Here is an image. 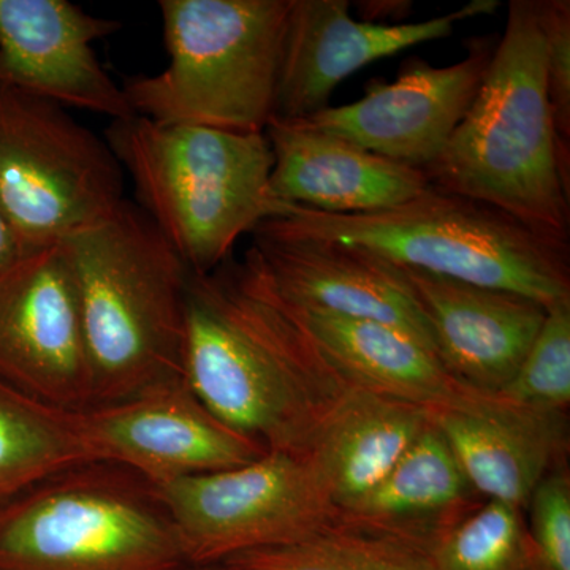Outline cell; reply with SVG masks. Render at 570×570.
<instances>
[{
	"label": "cell",
	"mask_w": 570,
	"mask_h": 570,
	"mask_svg": "<svg viewBox=\"0 0 570 570\" xmlns=\"http://www.w3.org/2000/svg\"><path fill=\"white\" fill-rule=\"evenodd\" d=\"M153 487L194 566L291 546L341 517L298 453L266 452L243 466Z\"/></svg>",
	"instance_id": "9c48e42d"
},
{
	"label": "cell",
	"mask_w": 570,
	"mask_h": 570,
	"mask_svg": "<svg viewBox=\"0 0 570 570\" xmlns=\"http://www.w3.org/2000/svg\"><path fill=\"white\" fill-rule=\"evenodd\" d=\"M430 417L464 478L485 501L527 512L539 483L554 469L568 466V412L474 395L430 409Z\"/></svg>",
	"instance_id": "e0dca14e"
},
{
	"label": "cell",
	"mask_w": 570,
	"mask_h": 570,
	"mask_svg": "<svg viewBox=\"0 0 570 570\" xmlns=\"http://www.w3.org/2000/svg\"><path fill=\"white\" fill-rule=\"evenodd\" d=\"M292 0H160L168 66L122 85L135 115L236 134L275 118Z\"/></svg>",
	"instance_id": "8992f818"
},
{
	"label": "cell",
	"mask_w": 570,
	"mask_h": 570,
	"mask_svg": "<svg viewBox=\"0 0 570 570\" xmlns=\"http://www.w3.org/2000/svg\"><path fill=\"white\" fill-rule=\"evenodd\" d=\"M66 245L91 366L92 406L184 379L193 273L153 220L124 200Z\"/></svg>",
	"instance_id": "3957f363"
},
{
	"label": "cell",
	"mask_w": 570,
	"mask_h": 570,
	"mask_svg": "<svg viewBox=\"0 0 570 570\" xmlns=\"http://www.w3.org/2000/svg\"><path fill=\"white\" fill-rule=\"evenodd\" d=\"M411 2H403V0H395V2H362L360 3V11L365 14V20L370 22L393 20L403 22L411 11Z\"/></svg>",
	"instance_id": "83f0119b"
},
{
	"label": "cell",
	"mask_w": 570,
	"mask_h": 570,
	"mask_svg": "<svg viewBox=\"0 0 570 570\" xmlns=\"http://www.w3.org/2000/svg\"><path fill=\"white\" fill-rule=\"evenodd\" d=\"M269 291L288 317L354 387L385 393L430 409L479 395L450 376L430 348L395 326L303 309L284 302L272 287Z\"/></svg>",
	"instance_id": "ffe728a7"
},
{
	"label": "cell",
	"mask_w": 570,
	"mask_h": 570,
	"mask_svg": "<svg viewBox=\"0 0 570 570\" xmlns=\"http://www.w3.org/2000/svg\"><path fill=\"white\" fill-rule=\"evenodd\" d=\"M528 530L547 570H570V472L554 469L528 502Z\"/></svg>",
	"instance_id": "484cf974"
},
{
	"label": "cell",
	"mask_w": 570,
	"mask_h": 570,
	"mask_svg": "<svg viewBox=\"0 0 570 570\" xmlns=\"http://www.w3.org/2000/svg\"><path fill=\"white\" fill-rule=\"evenodd\" d=\"M184 381L232 430L268 452L298 455L356 389L288 317L246 255L189 277Z\"/></svg>",
	"instance_id": "6da1fadb"
},
{
	"label": "cell",
	"mask_w": 570,
	"mask_h": 570,
	"mask_svg": "<svg viewBox=\"0 0 570 570\" xmlns=\"http://www.w3.org/2000/svg\"><path fill=\"white\" fill-rule=\"evenodd\" d=\"M92 463L129 469L151 485L243 466L268 450L220 422L184 379L80 411Z\"/></svg>",
	"instance_id": "8fae6325"
},
{
	"label": "cell",
	"mask_w": 570,
	"mask_h": 570,
	"mask_svg": "<svg viewBox=\"0 0 570 570\" xmlns=\"http://www.w3.org/2000/svg\"><path fill=\"white\" fill-rule=\"evenodd\" d=\"M498 40L472 37L466 58L448 67L409 61L395 81H371L363 99L325 108L299 122L425 170L444 153L474 102Z\"/></svg>",
	"instance_id": "7c38bea8"
},
{
	"label": "cell",
	"mask_w": 570,
	"mask_h": 570,
	"mask_svg": "<svg viewBox=\"0 0 570 570\" xmlns=\"http://www.w3.org/2000/svg\"><path fill=\"white\" fill-rule=\"evenodd\" d=\"M137 205L194 275L230 258L243 235L288 205L272 190L273 153L265 134H236L134 115L105 130Z\"/></svg>",
	"instance_id": "277c9868"
},
{
	"label": "cell",
	"mask_w": 570,
	"mask_h": 570,
	"mask_svg": "<svg viewBox=\"0 0 570 570\" xmlns=\"http://www.w3.org/2000/svg\"><path fill=\"white\" fill-rule=\"evenodd\" d=\"M431 425L430 407L356 387L318 428L305 456L341 513L382 482Z\"/></svg>",
	"instance_id": "d6986e66"
},
{
	"label": "cell",
	"mask_w": 570,
	"mask_h": 570,
	"mask_svg": "<svg viewBox=\"0 0 570 570\" xmlns=\"http://www.w3.org/2000/svg\"><path fill=\"white\" fill-rule=\"evenodd\" d=\"M499 397L543 411L570 404V302L547 309L539 335Z\"/></svg>",
	"instance_id": "d4e9b609"
},
{
	"label": "cell",
	"mask_w": 570,
	"mask_h": 570,
	"mask_svg": "<svg viewBox=\"0 0 570 570\" xmlns=\"http://www.w3.org/2000/svg\"><path fill=\"white\" fill-rule=\"evenodd\" d=\"M436 570H547L527 513L483 501L434 547Z\"/></svg>",
	"instance_id": "cb8c5ba5"
},
{
	"label": "cell",
	"mask_w": 570,
	"mask_h": 570,
	"mask_svg": "<svg viewBox=\"0 0 570 570\" xmlns=\"http://www.w3.org/2000/svg\"><path fill=\"white\" fill-rule=\"evenodd\" d=\"M257 228L362 246L393 264L513 292L547 309L570 302L569 242L433 186L407 204L377 213L332 214L288 205L284 216Z\"/></svg>",
	"instance_id": "5b68a950"
},
{
	"label": "cell",
	"mask_w": 570,
	"mask_h": 570,
	"mask_svg": "<svg viewBox=\"0 0 570 570\" xmlns=\"http://www.w3.org/2000/svg\"><path fill=\"white\" fill-rule=\"evenodd\" d=\"M434 547L343 519L309 538L238 554L223 564L245 570H436Z\"/></svg>",
	"instance_id": "603a6c76"
},
{
	"label": "cell",
	"mask_w": 570,
	"mask_h": 570,
	"mask_svg": "<svg viewBox=\"0 0 570 570\" xmlns=\"http://www.w3.org/2000/svg\"><path fill=\"white\" fill-rule=\"evenodd\" d=\"M403 269L425 314L442 366L472 392L499 395L539 335L547 307L513 292L409 266Z\"/></svg>",
	"instance_id": "2e32d148"
},
{
	"label": "cell",
	"mask_w": 570,
	"mask_h": 570,
	"mask_svg": "<svg viewBox=\"0 0 570 570\" xmlns=\"http://www.w3.org/2000/svg\"><path fill=\"white\" fill-rule=\"evenodd\" d=\"M273 153L277 200L332 214L384 212L431 187L425 171L366 151L299 121L273 118L265 130Z\"/></svg>",
	"instance_id": "ac0fdd59"
},
{
	"label": "cell",
	"mask_w": 570,
	"mask_h": 570,
	"mask_svg": "<svg viewBox=\"0 0 570 570\" xmlns=\"http://www.w3.org/2000/svg\"><path fill=\"white\" fill-rule=\"evenodd\" d=\"M195 570H245L239 568H234V566L227 564H214V566H198V569Z\"/></svg>",
	"instance_id": "f546056e"
},
{
	"label": "cell",
	"mask_w": 570,
	"mask_h": 570,
	"mask_svg": "<svg viewBox=\"0 0 570 570\" xmlns=\"http://www.w3.org/2000/svg\"><path fill=\"white\" fill-rule=\"evenodd\" d=\"M124 200L105 138L62 105L0 85V213L22 253L67 242Z\"/></svg>",
	"instance_id": "ba28073f"
},
{
	"label": "cell",
	"mask_w": 570,
	"mask_h": 570,
	"mask_svg": "<svg viewBox=\"0 0 570 570\" xmlns=\"http://www.w3.org/2000/svg\"><path fill=\"white\" fill-rule=\"evenodd\" d=\"M121 28L69 0H0V85L111 121L130 118L135 112L122 86L92 47Z\"/></svg>",
	"instance_id": "9a60e30c"
},
{
	"label": "cell",
	"mask_w": 570,
	"mask_h": 570,
	"mask_svg": "<svg viewBox=\"0 0 570 570\" xmlns=\"http://www.w3.org/2000/svg\"><path fill=\"white\" fill-rule=\"evenodd\" d=\"M92 464L80 411L37 400L0 381V508L45 480Z\"/></svg>",
	"instance_id": "7402d4cb"
},
{
	"label": "cell",
	"mask_w": 570,
	"mask_h": 570,
	"mask_svg": "<svg viewBox=\"0 0 570 570\" xmlns=\"http://www.w3.org/2000/svg\"><path fill=\"white\" fill-rule=\"evenodd\" d=\"M247 257L291 305L395 326L434 355L433 336L403 266L362 246L255 228Z\"/></svg>",
	"instance_id": "4fadbf2b"
},
{
	"label": "cell",
	"mask_w": 570,
	"mask_h": 570,
	"mask_svg": "<svg viewBox=\"0 0 570 570\" xmlns=\"http://www.w3.org/2000/svg\"><path fill=\"white\" fill-rule=\"evenodd\" d=\"M494 0L419 22L356 21L347 0H292L277 85L275 118L302 121L330 105L333 91L367 63L452 36L460 21L489 14Z\"/></svg>",
	"instance_id": "5bb4252c"
},
{
	"label": "cell",
	"mask_w": 570,
	"mask_h": 570,
	"mask_svg": "<svg viewBox=\"0 0 570 570\" xmlns=\"http://www.w3.org/2000/svg\"><path fill=\"white\" fill-rule=\"evenodd\" d=\"M0 381L52 406H92L77 284L66 242L0 272Z\"/></svg>",
	"instance_id": "30bf717a"
},
{
	"label": "cell",
	"mask_w": 570,
	"mask_h": 570,
	"mask_svg": "<svg viewBox=\"0 0 570 570\" xmlns=\"http://www.w3.org/2000/svg\"><path fill=\"white\" fill-rule=\"evenodd\" d=\"M170 515L148 480L73 468L0 508V570H179Z\"/></svg>",
	"instance_id": "52a82bcc"
},
{
	"label": "cell",
	"mask_w": 570,
	"mask_h": 570,
	"mask_svg": "<svg viewBox=\"0 0 570 570\" xmlns=\"http://www.w3.org/2000/svg\"><path fill=\"white\" fill-rule=\"evenodd\" d=\"M423 171L439 190L569 242L570 153L558 140L547 96L539 0L509 3L508 24L474 102Z\"/></svg>",
	"instance_id": "7a4b0ae2"
},
{
	"label": "cell",
	"mask_w": 570,
	"mask_h": 570,
	"mask_svg": "<svg viewBox=\"0 0 570 570\" xmlns=\"http://www.w3.org/2000/svg\"><path fill=\"white\" fill-rule=\"evenodd\" d=\"M540 22L546 37L547 96L554 130L570 153V2L539 0Z\"/></svg>",
	"instance_id": "4316f807"
},
{
	"label": "cell",
	"mask_w": 570,
	"mask_h": 570,
	"mask_svg": "<svg viewBox=\"0 0 570 570\" xmlns=\"http://www.w3.org/2000/svg\"><path fill=\"white\" fill-rule=\"evenodd\" d=\"M483 501L431 423L387 478L341 519L436 546Z\"/></svg>",
	"instance_id": "44dd1931"
},
{
	"label": "cell",
	"mask_w": 570,
	"mask_h": 570,
	"mask_svg": "<svg viewBox=\"0 0 570 570\" xmlns=\"http://www.w3.org/2000/svg\"><path fill=\"white\" fill-rule=\"evenodd\" d=\"M22 253L13 232H11L9 223H7L3 214L0 213V272L13 264Z\"/></svg>",
	"instance_id": "f1b7e54d"
}]
</instances>
